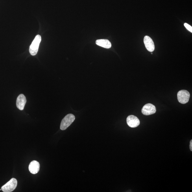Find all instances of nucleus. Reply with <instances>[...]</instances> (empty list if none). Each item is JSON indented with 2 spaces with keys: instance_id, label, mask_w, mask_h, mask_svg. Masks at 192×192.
<instances>
[{
  "instance_id": "nucleus-7",
  "label": "nucleus",
  "mask_w": 192,
  "mask_h": 192,
  "mask_svg": "<svg viewBox=\"0 0 192 192\" xmlns=\"http://www.w3.org/2000/svg\"><path fill=\"white\" fill-rule=\"evenodd\" d=\"M144 43L145 46L148 51L153 52L155 49L154 43L150 37L146 36L144 37Z\"/></svg>"
},
{
  "instance_id": "nucleus-3",
  "label": "nucleus",
  "mask_w": 192,
  "mask_h": 192,
  "mask_svg": "<svg viewBox=\"0 0 192 192\" xmlns=\"http://www.w3.org/2000/svg\"><path fill=\"white\" fill-rule=\"evenodd\" d=\"M17 184L16 179L12 178L9 181L1 187L2 190L4 192H11L16 189Z\"/></svg>"
},
{
  "instance_id": "nucleus-12",
  "label": "nucleus",
  "mask_w": 192,
  "mask_h": 192,
  "mask_svg": "<svg viewBox=\"0 0 192 192\" xmlns=\"http://www.w3.org/2000/svg\"><path fill=\"white\" fill-rule=\"evenodd\" d=\"M190 148L191 151H192V140H191L190 142Z\"/></svg>"
},
{
  "instance_id": "nucleus-6",
  "label": "nucleus",
  "mask_w": 192,
  "mask_h": 192,
  "mask_svg": "<svg viewBox=\"0 0 192 192\" xmlns=\"http://www.w3.org/2000/svg\"><path fill=\"white\" fill-rule=\"evenodd\" d=\"M126 121L128 126L131 128L136 127L140 124V121L138 117L133 115L129 116Z\"/></svg>"
},
{
  "instance_id": "nucleus-1",
  "label": "nucleus",
  "mask_w": 192,
  "mask_h": 192,
  "mask_svg": "<svg viewBox=\"0 0 192 192\" xmlns=\"http://www.w3.org/2000/svg\"><path fill=\"white\" fill-rule=\"evenodd\" d=\"M41 40V36L40 35H37L30 47L29 52L31 55H36L38 53Z\"/></svg>"
},
{
  "instance_id": "nucleus-10",
  "label": "nucleus",
  "mask_w": 192,
  "mask_h": 192,
  "mask_svg": "<svg viewBox=\"0 0 192 192\" xmlns=\"http://www.w3.org/2000/svg\"><path fill=\"white\" fill-rule=\"evenodd\" d=\"M96 44L99 46L106 48V49H110L112 47V44L110 41L105 39H100L96 41Z\"/></svg>"
},
{
  "instance_id": "nucleus-11",
  "label": "nucleus",
  "mask_w": 192,
  "mask_h": 192,
  "mask_svg": "<svg viewBox=\"0 0 192 192\" xmlns=\"http://www.w3.org/2000/svg\"><path fill=\"white\" fill-rule=\"evenodd\" d=\"M184 25L187 30H188L189 31L192 32V27L191 26L186 23H185L184 24Z\"/></svg>"
},
{
  "instance_id": "nucleus-2",
  "label": "nucleus",
  "mask_w": 192,
  "mask_h": 192,
  "mask_svg": "<svg viewBox=\"0 0 192 192\" xmlns=\"http://www.w3.org/2000/svg\"><path fill=\"white\" fill-rule=\"evenodd\" d=\"M75 119V116L72 114H68L63 119L60 126L61 130H65L71 125Z\"/></svg>"
},
{
  "instance_id": "nucleus-4",
  "label": "nucleus",
  "mask_w": 192,
  "mask_h": 192,
  "mask_svg": "<svg viewBox=\"0 0 192 192\" xmlns=\"http://www.w3.org/2000/svg\"><path fill=\"white\" fill-rule=\"evenodd\" d=\"M190 97V94L189 91L186 90H180L177 94L178 101L181 104H185L188 102Z\"/></svg>"
},
{
  "instance_id": "nucleus-8",
  "label": "nucleus",
  "mask_w": 192,
  "mask_h": 192,
  "mask_svg": "<svg viewBox=\"0 0 192 192\" xmlns=\"http://www.w3.org/2000/svg\"><path fill=\"white\" fill-rule=\"evenodd\" d=\"M27 102V99L24 95L23 94L20 95L17 97L16 105L17 107L20 110H23Z\"/></svg>"
},
{
  "instance_id": "nucleus-9",
  "label": "nucleus",
  "mask_w": 192,
  "mask_h": 192,
  "mask_svg": "<svg viewBox=\"0 0 192 192\" xmlns=\"http://www.w3.org/2000/svg\"><path fill=\"white\" fill-rule=\"evenodd\" d=\"M40 164L38 161H34L30 164L29 169L30 173L32 174L38 173L40 170Z\"/></svg>"
},
{
  "instance_id": "nucleus-5",
  "label": "nucleus",
  "mask_w": 192,
  "mask_h": 192,
  "mask_svg": "<svg viewBox=\"0 0 192 192\" xmlns=\"http://www.w3.org/2000/svg\"><path fill=\"white\" fill-rule=\"evenodd\" d=\"M156 112L155 106L151 104L148 103L145 105L142 109V114L145 115L153 114Z\"/></svg>"
}]
</instances>
